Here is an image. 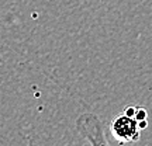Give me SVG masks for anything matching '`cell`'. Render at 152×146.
Wrapping results in <instances>:
<instances>
[{
  "label": "cell",
  "mask_w": 152,
  "mask_h": 146,
  "mask_svg": "<svg viewBox=\"0 0 152 146\" xmlns=\"http://www.w3.org/2000/svg\"><path fill=\"white\" fill-rule=\"evenodd\" d=\"M111 135L115 141L124 145V143H135L140 141L141 128L135 117H130L127 114L118 115L114 118L110 124Z\"/></svg>",
  "instance_id": "obj_1"
},
{
  "label": "cell",
  "mask_w": 152,
  "mask_h": 146,
  "mask_svg": "<svg viewBox=\"0 0 152 146\" xmlns=\"http://www.w3.org/2000/svg\"><path fill=\"white\" fill-rule=\"evenodd\" d=\"M76 129L86 141L93 145H107L109 141L104 136L102 122L93 114H83L76 121Z\"/></svg>",
  "instance_id": "obj_2"
},
{
  "label": "cell",
  "mask_w": 152,
  "mask_h": 146,
  "mask_svg": "<svg viewBox=\"0 0 152 146\" xmlns=\"http://www.w3.org/2000/svg\"><path fill=\"white\" fill-rule=\"evenodd\" d=\"M135 113H137V107H127L124 110V114L130 115V117H135Z\"/></svg>",
  "instance_id": "obj_4"
},
{
  "label": "cell",
  "mask_w": 152,
  "mask_h": 146,
  "mask_svg": "<svg viewBox=\"0 0 152 146\" xmlns=\"http://www.w3.org/2000/svg\"><path fill=\"white\" fill-rule=\"evenodd\" d=\"M138 124H140V128H141V129H145V128H147V125H148V122H147V119H145V121H140Z\"/></svg>",
  "instance_id": "obj_5"
},
{
  "label": "cell",
  "mask_w": 152,
  "mask_h": 146,
  "mask_svg": "<svg viewBox=\"0 0 152 146\" xmlns=\"http://www.w3.org/2000/svg\"><path fill=\"white\" fill-rule=\"evenodd\" d=\"M148 117V113L145 108H141V107H137V113H135V118L137 121L140 122V121H145Z\"/></svg>",
  "instance_id": "obj_3"
}]
</instances>
